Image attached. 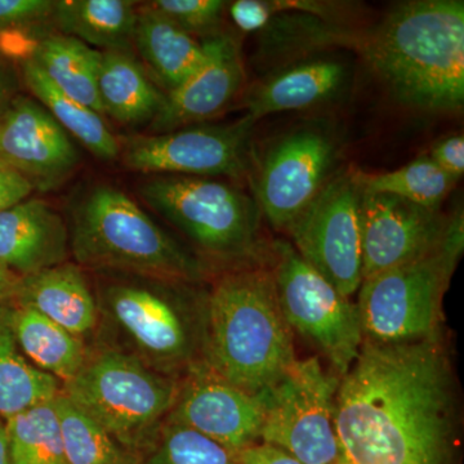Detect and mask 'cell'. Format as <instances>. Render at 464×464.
Returning a JSON list of instances; mask_svg holds the SVG:
<instances>
[{"mask_svg":"<svg viewBox=\"0 0 464 464\" xmlns=\"http://www.w3.org/2000/svg\"><path fill=\"white\" fill-rule=\"evenodd\" d=\"M69 227L44 200L26 199L0 213V264L17 276L65 264Z\"/></svg>","mask_w":464,"mask_h":464,"instance_id":"obj_18","label":"cell"},{"mask_svg":"<svg viewBox=\"0 0 464 464\" xmlns=\"http://www.w3.org/2000/svg\"><path fill=\"white\" fill-rule=\"evenodd\" d=\"M34 190L33 183L12 168H0V213L26 200Z\"/></svg>","mask_w":464,"mask_h":464,"instance_id":"obj_36","label":"cell"},{"mask_svg":"<svg viewBox=\"0 0 464 464\" xmlns=\"http://www.w3.org/2000/svg\"><path fill=\"white\" fill-rule=\"evenodd\" d=\"M230 14L235 25L246 33L264 30L273 21L266 0H237L230 5Z\"/></svg>","mask_w":464,"mask_h":464,"instance_id":"obj_35","label":"cell"},{"mask_svg":"<svg viewBox=\"0 0 464 464\" xmlns=\"http://www.w3.org/2000/svg\"><path fill=\"white\" fill-rule=\"evenodd\" d=\"M430 158L449 176L459 181L464 173V137L453 134L432 146Z\"/></svg>","mask_w":464,"mask_h":464,"instance_id":"obj_34","label":"cell"},{"mask_svg":"<svg viewBox=\"0 0 464 464\" xmlns=\"http://www.w3.org/2000/svg\"><path fill=\"white\" fill-rule=\"evenodd\" d=\"M181 381L159 373L124 351L88 353L63 393L140 458L154 447L176 404Z\"/></svg>","mask_w":464,"mask_h":464,"instance_id":"obj_6","label":"cell"},{"mask_svg":"<svg viewBox=\"0 0 464 464\" xmlns=\"http://www.w3.org/2000/svg\"><path fill=\"white\" fill-rule=\"evenodd\" d=\"M53 400L5 420L9 464H69Z\"/></svg>","mask_w":464,"mask_h":464,"instance_id":"obj_29","label":"cell"},{"mask_svg":"<svg viewBox=\"0 0 464 464\" xmlns=\"http://www.w3.org/2000/svg\"><path fill=\"white\" fill-rule=\"evenodd\" d=\"M295 360L271 268L249 266L219 277L204 301V364L256 395Z\"/></svg>","mask_w":464,"mask_h":464,"instance_id":"obj_3","label":"cell"},{"mask_svg":"<svg viewBox=\"0 0 464 464\" xmlns=\"http://www.w3.org/2000/svg\"><path fill=\"white\" fill-rule=\"evenodd\" d=\"M273 257L275 293L290 331L319 348L343 375L364 343L356 304L308 265L292 244H275Z\"/></svg>","mask_w":464,"mask_h":464,"instance_id":"obj_10","label":"cell"},{"mask_svg":"<svg viewBox=\"0 0 464 464\" xmlns=\"http://www.w3.org/2000/svg\"><path fill=\"white\" fill-rule=\"evenodd\" d=\"M150 5L183 32L209 38L219 33L218 26L227 3L222 0H157Z\"/></svg>","mask_w":464,"mask_h":464,"instance_id":"obj_32","label":"cell"},{"mask_svg":"<svg viewBox=\"0 0 464 464\" xmlns=\"http://www.w3.org/2000/svg\"><path fill=\"white\" fill-rule=\"evenodd\" d=\"M457 213L448 217L393 195L362 191V280L438 248Z\"/></svg>","mask_w":464,"mask_h":464,"instance_id":"obj_14","label":"cell"},{"mask_svg":"<svg viewBox=\"0 0 464 464\" xmlns=\"http://www.w3.org/2000/svg\"><path fill=\"white\" fill-rule=\"evenodd\" d=\"M20 280V276L0 264V307L14 301Z\"/></svg>","mask_w":464,"mask_h":464,"instance_id":"obj_38","label":"cell"},{"mask_svg":"<svg viewBox=\"0 0 464 464\" xmlns=\"http://www.w3.org/2000/svg\"><path fill=\"white\" fill-rule=\"evenodd\" d=\"M53 401L69 464H139L141 458L119 444L63 391Z\"/></svg>","mask_w":464,"mask_h":464,"instance_id":"obj_30","label":"cell"},{"mask_svg":"<svg viewBox=\"0 0 464 464\" xmlns=\"http://www.w3.org/2000/svg\"><path fill=\"white\" fill-rule=\"evenodd\" d=\"M0 320L11 331L21 353L63 384L78 374L90 353L83 340L33 308L5 304L0 307Z\"/></svg>","mask_w":464,"mask_h":464,"instance_id":"obj_21","label":"cell"},{"mask_svg":"<svg viewBox=\"0 0 464 464\" xmlns=\"http://www.w3.org/2000/svg\"><path fill=\"white\" fill-rule=\"evenodd\" d=\"M463 215L429 255L366 277L356 307L364 341L409 343L439 337L442 297L463 253Z\"/></svg>","mask_w":464,"mask_h":464,"instance_id":"obj_7","label":"cell"},{"mask_svg":"<svg viewBox=\"0 0 464 464\" xmlns=\"http://www.w3.org/2000/svg\"><path fill=\"white\" fill-rule=\"evenodd\" d=\"M61 391L63 382L30 364L0 320V420L50 401Z\"/></svg>","mask_w":464,"mask_h":464,"instance_id":"obj_27","label":"cell"},{"mask_svg":"<svg viewBox=\"0 0 464 464\" xmlns=\"http://www.w3.org/2000/svg\"><path fill=\"white\" fill-rule=\"evenodd\" d=\"M351 173L362 191L393 195L433 210H440L458 183V179L445 173L429 155L414 159L391 172L351 170Z\"/></svg>","mask_w":464,"mask_h":464,"instance_id":"obj_28","label":"cell"},{"mask_svg":"<svg viewBox=\"0 0 464 464\" xmlns=\"http://www.w3.org/2000/svg\"><path fill=\"white\" fill-rule=\"evenodd\" d=\"M67 227L70 252L81 267L179 284L206 276L199 258L114 186L96 185L83 192L72 203Z\"/></svg>","mask_w":464,"mask_h":464,"instance_id":"obj_4","label":"cell"},{"mask_svg":"<svg viewBox=\"0 0 464 464\" xmlns=\"http://www.w3.org/2000/svg\"><path fill=\"white\" fill-rule=\"evenodd\" d=\"M338 154L334 134L320 125L295 128L271 142L259 158L253 197L268 224L288 230L333 176Z\"/></svg>","mask_w":464,"mask_h":464,"instance_id":"obj_12","label":"cell"},{"mask_svg":"<svg viewBox=\"0 0 464 464\" xmlns=\"http://www.w3.org/2000/svg\"><path fill=\"white\" fill-rule=\"evenodd\" d=\"M139 464H241L239 453L183 424L167 422Z\"/></svg>","mask_w":464,"mask_h":464,"instance_id":"obj_31","label":"cell"},{"mask_svg":"<svg viewBox=\"0 0 464 464\" xmlns=\"http://www.w3.org/2000/svg\"><path fill=\"white\" fill-rule=\"evenodd\" d=\"M116 275L100 284L96 298L121 351L172 377L203 362L204 302L182 297L179 283Z\"/></svg>","mask_w":464,"mask_h":464,"instance_id":"obj_5","label":"cell"},{"mask_svg":"<svg viewBox=\"0 0 464 464\" xmlns=\"http://www.w3.org/2000/svg\"><path fill=\"white\" fill-rule=\"evenodd\" d=\"M130 0H58L53 16L63 35L106 51H127L136 26Z\"/></svg>","mask_w":464,"mask_h":464,"instance_id":"obj_25","label":"cell"},{"mask_svg":"<svg viewBox=\"0 0 464 464\" xmlns=\"http://www.w3.org/2000/svg\"><path fill=\"white\" fill-rule=\"evenodd\" d=\"M241 464H302L282 449L266 442H256L239 451Z\"/></svg>","mask_w":464,"mask_h":464,"instance_id":"obj_37","label":"cell"},{"mask_svg":"<svg viewBox=\"0 0 464 464\" xmlns=\"http://www.w3.org/2000/svg\"><path fill=\"white\" fill-rule=\"evenodd\" d=\"M0 168H9L7 164H5V161L2 160V158H0Z\"/></svg>","mask_w":464,"mask_h":464,"instance_id":"obj_42","label":"cell"},{"mask_svg":"<svg viewBox=\"0 0 464 464\" xmlns=\"http://www.w3.org/2000/svg\"><path fill=\"white\" fill-rule=\"evenodd\" d=\"M347 81V66L335 58L302 61L266 79L246 99L253 121L277 112L306 110L337 96Z\"/></svg>","mask_w":464,"mask_h":464,"instance_id":"obj_20","label":"cell"},{"mask_svg":"<svg viewBox=\"0 0 464 464\" xmlns=\"http://www.w3.org/2000/svg\"><path fill=\"white\" fill-rule=\"evenodd\" d=\"M9 92H11V82H9L5 69L0 66V105L8 99Z\"/></svg>","mask_w":464,"mask_h":464,"instance_id":"obj_40","label":"cell"},{"mask_svg":"<svg viewBox=\"0 0 464 464\" xmlns=\"http://www.w3.org/2000/svg\"><path fill=\"white\" fill-rule=\"evenodd\" d=\"M203 63L176 90L168 92L163 106L150 123L152 133L190 127L218 115L239 93L244 66L239 43L230 34L204 39Z\"/></svg>","mask_w":464,"mask_h":464,"instance_id":"obj_17","label":"cell"},{"mask_svg":"<svg viewBox=\"0 0 464 464\" xmlns=\"http://www.w3.org/2000/svg\"><path fill=\"white\" fill-rule=\"evenodd\" d=\"M253 121L190 125L172 132L137 136L121 143L125 167L136 172L241 179L249 170Z\"/></svg>","mask_w":464,"mask_h":464,"instance_id":"obj_13","label":"cell"},{"mask_svg":"<svg viewBox=\"0 0 464 464\" xmlns=\"http://www.w3.org/2000/svg\"><path fill=\"white\" fill-rule=\"evenodd\" d=\"M11 304L38 311L81 340L93 334L100 323L96 293L83 268L67 262L21 277Z\"/></svg>","mask_w":464,"mask_h":464,"instance_id":"obj_19","label":"cell"},{"mask_svg":"<svg viewBox=\"0 0 464 464\" xmlns=\"http://www.w3.org/2000/svg\"><path fill=\"white\" fill-rule=\"evenodd\" d=\"M334 426L353 463L453 464V378L439 337L364 341L338 384Z\"/></svg>","mask_w":464,"mask_h":464,"instance_id":"obj_1","label":"cell"},{"mask_svg":"<svg viewBox=\"0 0 464 464\" xmlns=\"http://www.w3.org/2000/svg\"><path fill=\"white\" fill-rule=\"evenodd\" d=\"M334 464H357V463L351 462V460H348L347 458H344L343 456H342L340 458V460H338V462L334 463Z\"/></svg>","mask_w":464,"mask_h":464,"instance_id":"obj_41","label":"cell"},{"mask_svg":"<svg viewBox=\"0 0 464 464\" xmlns=\"http://www.w3.org/2000/svg\"><path fill=\"white\" fill-rule=\"evenodd\" d=\"M139 191L210 257L261 258V210L255 198L237 186L204 177L159 176L143 182Z\"/></svg>","mask_w":464,"mask_h":464,"instance_id":"obj_8","label":"cell"},{"mask_svg":"<svg viewBox=\"0 0 464 464\" xmlns=\"http://www.w3.org/2000/svg\"><path fill=\"white\" fill-rule=\"evenodd\" d=\"M360 200L351 170L333 174L286 230L298 255L347 298L362 282Z\"/></svg>","mask_w":464,"mask_h":464,"instance_id":"obj_11","label":"cell"},{"mask_svg":"<svg viewBox=\"0 0 464 464\" xmlns=\"http://www.w3.org/2000/svg\"><path fill=\"white\" fill-rule=\"evenodd\" d=\"M24 81L57 123L83 143L94 157L114 160L121 155V142L116 139L101 115L72 100L52 83L41 67L27 57L23 63Z\"/></svg>","mask_w":464,"mask_h":464,"instance_id":"obj_26","label":"cell"},{"mask_svg":"<svg viewBox=\"0 0 464 464\" xmlns=\"http://www.w3.org/2000/svg\"><path fill=\"white\" fill-rule=\"evenodd\" d=\"M99 93L105 114L125 125L151 123L166 100L127 51L102 52Z\"/></svg>","mask_w":464,"mask_h":464,"instance_id":"obj_23","label":"cell"},{"mask_svg":"<svg viewBox=\"0 0 464 464\" xmlns=\"http://www.w3.org/2000/svg\"><path fill=\"white\" fill-rule=\"evenodd\" d=\"M133 42L168 92L188 81L206 57L201 43L183 32L150 3L137 11Z\"/></svg>","mask_w":464,"mask_h":464,"instance_id":"obj_22","label":"cell"},{"mask_svg":"<svg viewBox=\"0 0 464 464\" xmlns=\"http://www.w3.org/2000/svg\"><path fill=\"white\" fill-rule=\"evenodd\" d=\"M53 9V0H0V33L42 23Z\"/></svg>","mask_w":464,"mask_h":464,"instance_id":"obj_33","label":"cell"},{"mask_svg":"<svg viewBox=\"0 0 464 464\" xmlns=\"http://www.w3.org/2000/svg\"><path fill=\"white\" fill-rule=\"evenodd\" d=\"M167 420L190 427L239 453L261 440L264 406L257 395L234 386L200 362L181 381Z\"/></svg>","mask_w":464,"mask_h":464,"instance_id":"obj_15","label":"cell"},{"mask_svg":"<svg viewBox=\"0 0 464 464\" xmlns=\"http://www.w3.org/2000/svg\"><path fill=\"white\" fill-rule=\"evenodd\" d=\"M101 57L102 52L67 35L43 39L30 56L58 90L103 115L99 93Z\"/></svg>","mask_w":464,"mask_h":464,"instance_id":"obj_24","label":"cell"},{"mask_svg":"<svg viewBox=\"0 0 464 464\" xmlns=\"http://www.w3.org/2000/svg\"><path fill=\"white\" fill-rule=\"evenodd\" d=\"M299 47L355 52L402 105L458 111L464 102V3L411 0L366 29L304 24Z\"/></svg>","mask_w":464,"mask_h":464,"instance_id":"obj_2","label":"cell"},{"mask_svg":"<svg viewBox=\"0 0 464 464\" xmlns=\"http://www.w3.org/2000/svg\"><path fill=\"white\" fill-rule=\"evenodd\" d=\"M340 381L317 357L295 360L276 382L256 393L264 406L261 440L302 464H334L342 451L334 426Z\"/></svg>","mask_w":464,"mask_h":464,"instance_id":"obj_9","label":"cell"},{"mask_svg":"<svg viewBox=\"0 0 464 464\" xmlns=\"http://www.w3.org/2000/svg\"><path fill=\"white\" fill-rule=\"evenodd\" d=\"M0 158L42 191L60 186L81 163L69 133L27 97H18L0 116Z\"/></svg>","mask_w":464,"mask_h":464,"instance_id":"obj_16","label":"cell"},{"mask_svg":"<svg viewBox=\"0 0 464 464\" xmlns=\"http://www.w3.org/2000/svg\"><path fill=\"white\" fill-rule=\"evenodd\" d=\"M0 464H9L7 432L3 420H0Z\"/></svg>","mask_w":464,"mask_h":464,"instance_id":"obj_39","label":"cell"}]
</instances>
